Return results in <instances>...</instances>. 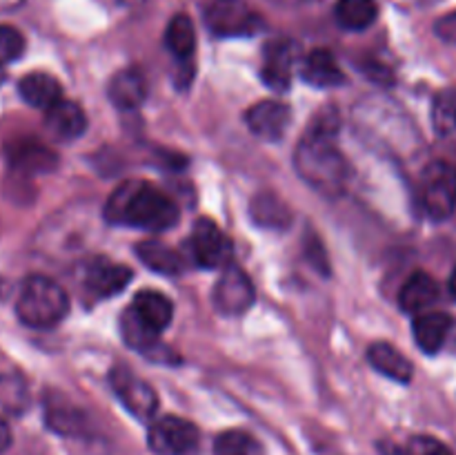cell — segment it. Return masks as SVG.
<instances>
[{"label": "cell", "instance_id": "obj_15", "mask_svg": "<svg viewBox=\"0 0 456 455\" xmlns=\"http://www.w3.org/2000/svg\"><path fill=\"white\" fill-rule=\"evenodd\" d=\"M107 96L118 110H138L147 98V80L138 70H123L107 85Z\"/></svg>", "mask_w": 456, "mask_h": 455}, {"label": "cell", "instance_id": "obj_31", "mask_svg": "<svg viewBox=\"0 0 456 455\" xmlns=\"http://www.w3.org/2000/svg\"><path fill=\"white\" fill-rule=\"evenodd\" d=\"M25 52V38L16 27L0 25V65L12 62Z\"/></svg>", "mask_w": 456, "mask_h": 455}, {"label": "cell", "instance_id": "obj_29", "mask_svg": "<svg viewBox=\"0 0 456 455\" xmlns=\"http://www.w3.org/2000/svg\"><path fill=\"white\" fill-rule=\"evenodd\" d=\"M0 404L9 413H22L29 404V391L20 375H3L0 377Z\"/></svg>", "mask_w": 456, "mask_h": 455}, {"label": "cell", "instance_id": "obj_18", "mask_svg": "<svg viewBox=\"0 0 456 455\" xmlns=\"http://www.w3.org/2000/svg\"><path fill=\"white\" fill-rule=\"evenodd\" d=\"M436 299H439V285L428 272L421 270L408 277L399 294L401 308L405 312H412V315H421L423 310L435 306Z\"/></svg>", "mask_w": 456, "mask_h": 455}, {"label": "cell", "instance_id": "obj_32", "mask_svg": "<svg viewBox=\"0 0 456 455\" xmlns=\"http://www.w3.org/2000/svg\"><path fill=\"white\" fill-rule=\"evenodd\" d=\"M408 455H452V451L436 437L417 435L408 442Z\"/></svg>", "mask_w": 456, "mask_h": 455}, {"label": "cell", "instance_id": "obj_4", "mask_svg": "<svg viewBox=\"0 0 456 455\" xmlns=\"http://www.w3.org/2000/svg\"><path fill=\"white\" fill-rule=\"evenodd\" d=\"M423 210L436 221H444L456 208V168L445 161H435L421 174Z\"/></svg>", "mask_w": 456, "mask_h": 455}, {"label": "cell", "instance_id": "obj_24", "mask_svg": "<svg viewBox=\"0 0 456 455\" xmlns=\"http://www.w3.org/2000/svg\"><path fill=\"white\" fill-rule=\"evenodd\" d=\"M120 333H123V339L136 351L147 352L154 351L159 346V330L151 328L132 306L123 312L120 317Z\"/></svg>", "mask_w": 456, "mask_h": 455}, {"label": "cell", "instance_id": "obj_33", "mask_svg": "<svg viewBox=\"0 0 456 455\" xmlns=\"http://www.w3.org/2000/svg\"><path fill=\"white\" fill-rule=\"evenodd\" d=\"M435 34L439 36L444 43L456 45V12L445 13L435 22Z\"/></svg>", "mask_w": 456, "mask_h": 455}, {"label": "cell", "instance_id": "obj_7", "mask_svg": "<svg viewBox=\"0 0 456 455\" xmlns=\"http://www.w3.org/2000/svg\"><path fill=\"white\" fill-rule=\"evenodd\" d=\"M212 299L218 312L227 317H239L252 308L256 290H254L252 279L239 266H227L214 285Z\"/></svg>", "mask_w": 456, "mask_h": 455}, {"label": "cell", "instance_id": "obj_28", "mask_svg": "<svg viewBox=\"0 0 456 455\" xmlns=\"http://www.w3.org/2000/svg\"><path fill=\"white\" fill-rule=\"evenodd\" d=\"M432 125L436 134L445 136L456 129V89H444L436 94L432 105Z\"/></svg>", "mask_w": 456, "mask_h": 455}, {"label": "cell", "instance_id": "obj_10", "mask_svg": "<svg viewBox=\"0 0 456 455\" xmlns=\"http://www.w3.org/2000/svg\"><path fill=\"white\" fill-rule=\"evenodd\" d=\"M248 128L263 141H279L292 123V110L279 101H261L245 114Z\"/></svg>", "mask_w": 456, "mask_h": 455}, {"label": "cell", "instance_id": "obj_21", "mask_svg": "<svg viewBox=\"0 0 456 455\" xmlns=\"http://www.w3.org/2000/svg\"><path fill=\"white\" fill-rule=\"evenodd\" d=\"M132 308L151 326V328L159 330V333L172 324L174 306L163 293H156V290H141V293L134 297Z\"/></svg>", "mask_w": 456, "mask_h": 455}, {"label": "cell", "instance_id": "obj_14", "mask_svg": "<svg viewBox=\"0 0 456 455\" xmlns=\"http://www.w3.org/2000/svg\"><path fill=\"white\" fill-rule=\"evenodd\" d=\"M452 326L454 319L448 312H421L419 317H414L412 324L414 342L428 355H435V352H439L444 348Z\"/></svg>", "mask_w": 456, "mask_h": 455}, {"label": "cell", "instance_id": "obj_26", "mask_svg": "<svg viewBox=\"0 0 456 455\" xmlns=\"http://www.w3.org/2000/svg\"><path fill=\"white\" fill-rule=\"evenodd\" d=\"M252 217L258 226L265 228H288L292 221L288 205L270 192H263L252 201Z\"/></svg>", "mask_w": 456, "mask_h": 455}, {"label": "cell", "instance_id": "obj_36", "mask_svg": "<svg viewBox=\"0 0 456 455\" xmlns=\"http://www.w3.org/2000/svg\"><path fill=\"white\" fill-rule=\"evenodd\" d=\"M450 294H452V299L456 302V266H454V270H452V275H450Z\"/></svg>", "mask_w": 456, "mask_h": 455}, {"label": "cell", "instance_id": "obj_13", "mask_svg": "<svg viewBox=\"0 0 456 455\" xmlns=\"http://www.w3.org/2000/svg\"><path fill=\"white\" fill-rule=\"evenodd\" d=\"M129 279H132V270L129 268L111 261H102V259L89 263L87 272H85V285H87V290L94 297L101 299L118 294L129 284Z\"/></svg>", "mask_w": 456, "mask_h": 455}, {"label": "cell", "instance_id": "obj_9", "mask_svg": "<svg viewBox=\"0 0 456 455\" xmlns=\"http://www.w3.org/2000/svg\"><path fill=\"white\" fill-rule=\"evenodd\" d=\"M191 257L200 268H221L232 254V245L212 219H199L191 230Z\"/></svg>", "mask_w": 456, "mask_h": 455}, {"label": "cell", "instance_id": "obj_34", "mask_svg": "<svg viewBox=\"0 0 456 455\" xmlns=\"http://www.w3.org/2000/svg\"><path fill=\"white\" fill-rule=\"evenodd\" d=\"M9 446H12V428H9V424L0 418V455H3Z\"/></svg>", "mask_w": 456, "mask_h": 455}, {"label": "cell", "instance_id": "obj_19", "mask_svg": "<svg viewBox=\"0 0 456 455\" xmlns=\"http://www.w3.org/2000/svg\"><path fill=\"white\" fill-rule=\"evenodd\" d=\"M368 361L395 382L408 384L412 379V361L396 346L387 342H377L368 348Z\"/></svg>", "mask_w": 456, "mask_h": 455}, {"label": "cell", "instance_id": "obj_16", "mask_svg": "<svg viewBox=\"0 0 456 455\" xmlns=\"http://www.w3.org/2000/svg\"><path fill=\"white\" fill-rule=\"evenodd\" d=\"M301 79L312 87H337L346 80L337 58L328 49H314L301 65Z\"/></svg>", "mask_w": 456, "mask_h": 455}, {"label": "cell", "instance_id": "obj_37", "mask_svg": "<svg viewBox=\"0 0 456 455\" xmlns=\"http://www.w3.org/2000/svg\"><path fill=\"white\" fill-rule=\"evenodd\" d=\"M4 79H7V74H4V67H3V65H0V85H3V83H4Z\"/></svg>", "mask_w": 456, "mask_h": 455}, {"label": "cell", "instance_id": "obj_12", "mask_svg": "<svg viewBox=\"0 0 456 455\" xmlns=\"http://www.w3.org/2000/svg\"><path fill=\"white\" fill-rule=\"evenodd\" d=\"M45 128L56 141H76L87 129V116L74 101H58L45 112Z\"/></svg>", "mask_w": 456, "mask_h": 455}, {"label": "cell", "instance_id": "obj_8", "mask_svg": "<svg viewBox=\"0 0 456 455\" xmlns=\"http://www.w3.org/2000/svg\"><path fill=\"white\" fill-rule=\"evenodd\" d=\"M110 382L116 397L123 401V406L134 415V418H154L156 409H159V395H156L154 388H151L145 379L136 377V375L129 368H125V366H118V368L111 370Z\"/></svg>", "mask_w": 456, "mask_h": 455}, {"label": "cell", "instance_id": "obj_20", "mask_svg": "<svg viewBox=\"0 0 456 455\" xmlns=\"http://www.w3.org/2000/svg\"><path fill=\"white\" fill-rule=\"evenodd\" d=\"M9 163L13 170L25 174L49 172L56 168V154L34 141H22L9 150Z\"/></svg>", "mask_w": 456, "mask_h": 455}, {"label": "cell", "instance_id": "obj_23", "mask_svg": "<svg viewBox=\"0 0 456 455\" xmlns=\"http://www.w3.org/2000/svg\"><path fill=\"white\" fill-rule=\"evenodd\" d=\"M334 16L343 29L363 31L377 21L379 4L377 0H338Z\"/></svg>", "mask_w": 456, "mask_h": 455}, {"label": "cell", "instance_id": "obj_35", "mask_svg": "<svg viewBox=\"0 0 456 455\" xmlns=\"http://www.w3.org/2000/svg\"><path fill=\"white\" fill-rule=\"evenodd\" d=\"M22 0H0V12H12V9L20 7Z\"/></svg>", "mask_w": 456, "mask_h": 455}, {"label": "cell", "instance_id": "obj_25", "mask_svg": "<svg viewBox=\"0 0 456 455\" xmlns=\"http://www.w3.org/2000/svg\"><path fill=\"white\" fill-rule=\"evenodd\" d=\"M165 45L178 61H190L196 49V31L194 22L185 13H176L169 21L167 31H165Z\"/></svg>", "mask_w": 456, "mask_h": 455}, {"label": "cell", "instance_id": "obj_6", "mask_svg": "<svg viewBox=\"0 0 456 455\" xmlns=\"http://www.w3.org/2000/svg\"><path fill=\"white\" fill-rule=\"evenodd\" d=\"M205 22L223 38L254 36L263 29V18L245 0H212L205 9Z\"/></svg>", "mask_w": 456, "mask_h": 455}, {"label": "cell", "instance_id": "obj_17", "mask_svg": "<svg viewBox=\"0 0 456 455\" xmlns=\"http://www.w3.org/2000/svg\"><path fill=\"white\" fill-rule=\"evenodd\" d=\"M18 92L27 105L45 112L56 105L62 96L61 83L45 71H31V74L22 76L20 83H18Z\"/></svg>", "mask_w": 456, "mask_h": 455}, {"label": "cell", "instance_id": "obj_30", "mask_svg": "<svg viewBox=\"0 0 456 455\" xmlns=\"http://www.w3.org/2000/svg\"><path fill=\"white\" fill-rule=\"evenodd\" d=\"M47 424L62 435H76L83 428V415L74 406L52 404L47 406Z\"/></svg>", "mask_w": 456, "mask_h": 455}, {"label": "cell", "instance_id": "obj_5", "mask_svg": "<svg viewBox=\"0 0 456 455\" xmlns=\"http://www.w3.org/2000/svg\"><path fill=\"white\" fill-rule=\"evenodd\" d=\"M150 449L156 455H199L200 433L190 419L165 415L151 422L147 433Z\"/></svg>", "mask_w": 456, "mask_h": 455}, {"label": "cell", "instance_id": "obj_27", "mask_svg": "<svg viewBox=\"0 0 456 455\" xmlns=\"http://www.w3.org/2000/svg\"><path fill=\"white\" fill-rule=\"evenodd\" d=\"M214 453L216 455H265V449L261 442L249 433L239 431H225L216 437L214 442Z\"/></svg>", "mask_w": 456, "mask_h": 455}, {"label": "cell", "instance_id": "obj_2", "mask_svg": "<svg viewBox=\"0 0 456 455\" xmlns=\"http://www.w3.org/2000/svg\"><path fill=\"white\" fill-rule=\"evenodd\" d=\"M105 217L111 223L165 232L178 223V205L172 196L145 181L123 183L105 205Z\"/></svg>", "mask_w": 456, "mask_h": 455}, {"label": "cell", "instance_id": "obj_3", "mask_svg": "<svg viewBox=\"0 0 456 455\" xmlns=\"http://www.w3.org/2000/svg\"><path fill=\"white\" fill-rule=\"evenodd\" d=\"M69 297L53 279L45 275L27 277L16 299V315L29 328H53L65 319Z\"/></svg>", "mask_w": 456, "mask_h": 455}, {"label": "cell", "instance_id": "obj_1", "mask_svg": "<svg viewBox=\"0 0 456 455\" xmlns=\"http://www.w3.org/2000/svg\"><path fill=\"white\" fill-rule=\"evenodd\" d=\"M337 134L338 112L323 110L314 116L294 154L298 177L325 196L341 194L350 178V165L337 147Z\"/></svg>", "mask_w": 456, "mask_h": 455}, {"label": "cell", "instance_id": "obj_11", "mask_svg": "<svg viewBox=\"0 0 456 455\" xmlns=\"http://www.w3.org/2000/svg\"><path fill=\"white\" fill-rule=\"evenodd\" d=\"M297 47L289 40H272L263 54V80L276 92H285L292 83Z\"/></svg>", "mask_w": 456, "mask_h": 455}, {"label": "cell", "instance_id": "obj_22", "mask_svg": "<svg viewBox=\"0 0 456 455\" xmlns=\"http://www.w3.org/2000/svg\"><path fill=\"white\" fill-rule=\"evenodd\" d=\"M136 254L147 268L163 272V275H176V272L183 270V257L176 250L169 248L167 244H163V241H141L136 245Z\"/></svg>", "mask_w": 456, "mask_h": 455}]
</instances>
